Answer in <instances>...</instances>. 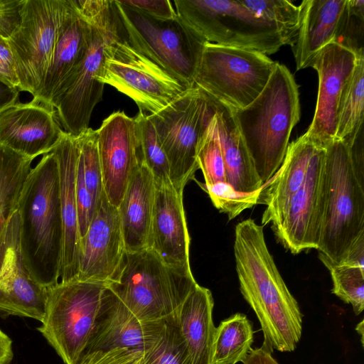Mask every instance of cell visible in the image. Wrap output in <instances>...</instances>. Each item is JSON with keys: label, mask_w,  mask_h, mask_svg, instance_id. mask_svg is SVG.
I'll return each mask as SVG.
<instances>
[{"label": "cell", "mask_w": 364, "mask_h": 364, "mask_svg": "<svg viewBox=\"0 0 364 364\" xmlns=\"http://www.w3.org/2000/svg\"><path fill=\"white\" fill-rule=\"evenodd\" d=\"M234 254L240 289L255 313L262 346L292 352L302 333V314L267 246L263 226L248 218L235 227Z\"/></svg>", "instance_id": "1"}, {"label": "cell", "mask_w": 364, "mask_h": 364, "mask_svg": "<svg viewBox=\"0 0 364 364\" xmlns=\"http://www.w3.org/2000/svg\"><path fill=\"white\" fill-rule=\"evenodd\" d=\"M17 210L24 262L33 279L50 288L59 282L63 238L58 165L52 151L31 168Z\"/></svg>", "instance_id": "2"}, {"label": "cell", "mask_w": 364, "mask_h": 364, "mask_svg": "<svg viewBox=\"0 0 364 364\" xmlns=\"http://www.w3.org/2000/svg\"><path fill=\"white\" fill-rule=\"evenodd\" d=\"M76 1L89 27L86 50L50 102L63 131L73 136L89 128L92 112L102 100L105 86L96 77L109 47L124 33L114 0Z\"/></svg>", "instance_id": "3"}, {"label": "cell", "mask_w": 364, "mask_h": 364, "mask_svg": "<svg viewBox=\"0 0 364 364\" xmlns=\"http://www.w3.org/2000/svg\"><path fill=\"white\" fill-rule=\"evenodd\" d=\"M233 113L264 185L282 164L291 131L300 119L299 88L293 75L284 65L276 62L262 92Z\"/></svg>", "instance_id": "4"}, {"label": "cell", "mask_w": 364, "mask_h": 364, "mask_svg": "<svg viewBox=\"0 0 364 364\" xmlns=\"http://www.w3.org/2000/svg\"><path fill=\"white\" fill-rule=\"evenodd\" d=\"M198 284L191 269L163 262L149 248L126 251L106 286L140 320H164Z\"/></svg>", "instance_id": "5"}, {"label": "cell", "mask_w": 364, "mask_h": 364, "mask_svg": "<svg viewBox=\"0 0 364 364\" xmlns=\"http://www.w3.org/2000/svg\"><path fill=\"white\" fill-rule=\"evenodd\" d=\"M326 212L317 250L336 264L364 235V168L348 144L333 139L325 146Z\"/></svg>", "instance_id": "6"}, {"label": "cell", "mask_w": 364, "mask_h": 364, "mask_svg": "<svg viewBox=\"0 0 364 364\" xmlns=\"http://www.w3.org/2000/svg\"><path fill=\"white\" fill-rule=\"evenodd\" d=\"M114 2L128 42L188 88L194 86L207 42L178 16L159 19L119 0Z\"/></svg>", "instance_id": "7"}, {"label": "cell", "mask_w": 364, "mask_h": 364, "mask_svg": "<svg viewBox=\"0 0 364 364\" xmlns=\"http://www.w3.org/2000/svg\"><path fill=\"white\" fill-rule=\"evenodd\" d=\"M178 17L207 43L266 55L285 46L278 28L235 0H175Z\"/></svg>", "instance_id": "8"}, {"label": "cell", "mask_w": 364, "mask_h": 364, "mask_svg": "<svg viewBox=\"0 0 364 364\" xmlns=\"http://www.w3.org/2000/svg\"><path fill=\"white\" fill-rule=\"evenodd\" d=\"M215 112V100L194 85L148 115L167 157L170 181L178 189L183 190L199 168L198 147Z\"/></svg>", "instance_id": "9"}, {"label": "cell", "mask_w": 364, "mask_h": 364, "mask_svg": "<svg viewBox=\"0 0 364 364\" xmlns=\"http://www.w3.org/2000/svg\"><path fill=\"white\" fill-rule=\"evenodd\" d=\"M275 64L257 51L206 43L194 85L232 110L240 109L262 92Z\"/></svg>", "instance_id": "10"}, {"label": "cell", "mask_w": 364, "mask_h": 364, "mask_svg": "<svg viewBox=\"0 0 364 364\" xmlns=\"http://www.w3.org/2000/svg\"><path fill=\"white\" fill-rule=\"evenodd\" d=\"M73 0H24L21 21L6 39L20 91L33 98L41 90L61 28Z\"/></svg>", "instance_id": "11"}, {"label": "cell", "mask_w": 364, "mask_h": 364, "mask_svg": "<svg viewBox=\"0 0 364 364\" xmlns=\"http://www.w3.org/2000/svg\"><path fill=\"white\" fill-rule=\"evenodd\" d=\"M105 286L75 279L48 288L45 315L37 329L65 364L80 360Z\"/></svg>", "instance_id": "12"}, {"label": "cell", "mask_w": 364, "mask_h": 364, "mask_svg": "<svg viewBox=\"0 0 364 364\" xmlns=\"http://www.w3.org/2000/svg\"><path fill=\"white\" fill-rule=\"evenodd\" d=\"M96 80L130 97L139 111L156 114L188 87L167 70L134 48L126 33L109 47Z\"/></svg>", "instance_id": "13"}, {"label": "cell", "mask_w": 364, "mask_h": 364, "mask_svg": "<svg viewBox=\"0 0 364 364\" xmlns=\"http://www.w3.org/2000/svg\"><path fill=\"white\" fill-rule=\"evenodd\" d=\"M325 147L314 151L304 182L271 223L278 241L293 254L318 248L326 212Z\"/></svg>", "instance_id": "14"}, {"label": "cell", "mask_w": 364, "mask_h": 364, "mask_svg": "<svg viewBox=\"0 0 364 364\" xmlns=\"http://www.w3.org/2000/svg\"><path fill=\"white\" fill-rule=\"evenodd\" d=\"M18 210L10 218L0 240V314L42 321L48 289L31 277L22 255Z\"/></svg>", "instance_id": "15"}, {"label": "cell", "mask_w": 364, "mask_h": 364, "mask_svg": "<svg viewBox=\"0 0 364 364\" xmlns=\"http://www.w3.org/2000/svg\"><path fill=\"white\" fill-rule=\"evenodd\" d=\"M96 131L104 193L118 208L132 174L143 163L136 123L124 111H116Z\"/></svg>", "instance_id": "16"}, {"label": "cell", "mask_w": 364, "mask_h": 364, "mask_svg": "<svg viewBox=\"0 0 364 364\" xmlns=\"http://www.w3.org/2000/svg\"><path fill=\"white\" fill-rule=\"evenodd\" d=\"M164 321L140 320L105 286L81 358L95 351L115 348L144 352L160 337Z\"/></svg>", "instance_id": "17"}, {"label": "cell", "mask_w": 364, "mask_h": 364, "mask_svg": "<svg viewBox=\"0 0 364 364\" xmlns=\"http://www.w3.org/2000/svg\"><path fill=\"white\" fill-rule=\"evenodd\" d=\"M125 252L118 208L103 191L87 230L80 240L77 280L107 284Z\"/></svg>", "instance_id": "18"}, {"label": "cell", "mask_w": 364, "mask_h": 364, "mask_svg": "<svg viewBox=\"0 0 364 364\" xmlns=\"http://www.w3.org/2000/svg\"><path fill=\"white\" fill-rule=\"evenodd\" d=\"M357 58L351 50L331 43L311 63V67L318 73V95L313 119L303 135L318 146L325 147L335 137L338 101Z\"/></svg>", "instance_id": "19"}, {"label": "cell", "mask_w": 364, "mask_h": 364, "mask_svg": "<svg viewBox=\"0 0 364 364\" xmlns=\"http://www.w3.org/2000/svg\"><path fill=\"white\" fill-rule=\"evenodd\" d=\"M63 132L55 109L33 99L0 113V145L32 159L50 153Z\"/></svg>", "instance_id": "20"}, {"label": "cell", "mask_w": 364, "mask_h": 364, "mask_svg": "<svg viewBox=\"0 0 364 364\" xmlns=\"http://www.w3.org/2000/svg\"><path fill=\"white\" fill-rule=\"evenodd\" d=\"M183 190L171 183L155 182V197L148 247L163 262L191 269L190 237L183 203Z\"/></svg>", "instance_id": "21"}, {"label": "cell", "mask_w": 364, "mask_h": 364, "mask_svg": "<svg viewBox=\"0 0 364 364\" xmlns=\"http://www.w3.org/2000/svg\"><path fill=\"white\" fill-rule=\"evenodd\" d=\"M59 171L60 200L63 222V251L59 282L75 280L79 272L80 234L75 197L78 159L76 136L63 132L51 151Z\"/></svg>", "instance_id": "22"}, {"label": "cell", "mask_w": 364, "mask_h": 364, "mask_svg": "<svg viewBox=\"0 0 364 364\" xmlns=\"http://www.w3.org/2000/svg\"><path fill=\"white\" fill-rule=\"evenodd\" d=\"M346 0H304L301 9L299 28L291 46L296 67H311L316 55L333 43Z\"/></svg>", "instance_id": "23"}, {"label": "cell", "mask_w": 364, "mask_h": 364, "mask_svg": "<svg viewBox=\"0 0 364 364\" xmlns=\"http://www.w3.org/2000/svg\"><path fill=\"white\" fill-rule=\"evenodd\" d=\"M317 147L304 135L289 143L282 164L270 180L263 185L260 193L259 203L266 205L262 217V226L274 222L291 197L300 188Z\"/></svg>", "instance_id": "24"}, {"label": "cell", "mask_w": 364, "mask_h": 364, "mask_svg": "<svg viewBox=\"0 0 364 364\" xmlns=\"http://www.w3.org/2000/svg\"><path fill=\"white\" fill-rule=\"evenodd\" d=\"M154 197V178L142 163L132 174L118 207L126 251L148 247Z\"/></svg>", "instance_id": "25"}, {"label": "cell", "mask_w": 364, "mask_h": 364, "mask_svg": "<svg viewBox=\"0 0 364 364\" xmlns=\"http://www.w3.org/2000/svg\"><path fill=\"white\" fill-rule=\"evenodd\" d=\"M215 101L216 112L211 124L220 146L227 182L235 190L244 193L261 189L263 183L242 137L233 110L225 104Z\"/></svg>", "instance_id": "26"}, {"label": "cell", "mask_w": 364, "mask_h": 364, "mask_svg": "<svg viewBox=\"0 0 364 364\" xmlns=\"http://www.w3.org/2000/svg\"><path fill=\"white\" fill-rule=\"evenodd\" d=\"M88 32L87 22L73 0V8L59 33L42 87L33 100L50 105L61 83L82 58Z\"/></svg>", "instance_id": "27"}, {"label": "cell", "mask_w": 364, "mask_h": 364, "mask_svg": "<svg viewBox=\"0 0 364 364\" xmlns=\"http://www.w3.org/2000/svg\"><path fill=\"white\" fill-rule=\"evenodd\" d=\"M211 291L198 284L176 311L191 364H211L215 328Z\"/></svg>", "instance_id": "28"}, {"label": "cell", "mask_w": 364, "mask_h": 364, "mask_svg": "<svg viewBox=\"0 0 364 364\" xmlns=\"http://www.w3.org/2000/svg\"><path fill=\"white\" fill-rule=\"evenodd\" d=\"M364 55H358L355 66L342 90L337 107L335 139L353 141L363 128Z\"/></svg>", "instance_id": "29"}, {"label": "cell", "mask_w": 364, "mask_h": 364, "mask_svg": "<svg viewBox=\"0 0 364 364\" xmlns=\"http://www.w3.org/2000/svg\"><path fill=\"white\" fill-rule=\"evenodd\" d=\"M33 160L0 145V240L10 218L17 210Z\"/></svg>", "instance_id": "30"}, {"label": "cell", "mask_w": 364, "mask_h": 364, "mask_svg": "<svg viewBox=\"0 0 364 364\" xmlns=\"http://www.w3.org/2000/svg\"><path fill=\"white\" fill-rule=\"evenodd\" d=\"M254 331L247 317L236 313L215 328L211 364H236L252 349Z\"/></svg>", "instance_id": "31"}, {"label": "cell", "mask_w": 364, "mask_h": 364, "mask_svg": "<svg viewBox=\"0 0 364 364\" xmlns=\"http://www.w3.org/2000/svg\"><path fill=\"white\" fill-rule=\"evenodd\" d=\"M252 13L274 24L285 45L293 46L296 37L301 9L287 0H240Z\"/></svg>", "instance_id": "32"}, {"label": "cell", "mask_w": 364, "mask_h": 364, "mask_svg": "<svg viewBox=\"0 0 364 364\" xmlns=\"http://www.w3.org/2000/svg\"><path fill=\"white\" fill-rule=\"evenodd\" d=\"M318 257L329 270L333 282L332 293L353 306L356 315L364 309V268L336 264L323 254Z\"/></svg>", "instance_id": "33"}, {"label": "cell", "mask_w": 364, "mask_h": 364, "mask_svg": "<svg viewBox=\"0 0 364 364\" xmlns=\"http://www.w3.org/2000/svg\"><path fill=\"white\" fill-rule=\"evenodd\" d=\"M142 364H191L176 312L165 318L160 337L144 352Z\"/></svg>", "instance_id": "34"}, {"label": "cell", "mask_w": 364, "mask_h": 364, "mask_svg": "<svg viewBox=\"0 0 364 364\" xmlns=\"http://www.w3.org/2000/svg\"><path fill=\"white\" fill-rule=\"evenodd\" d=\"M134 119L143 163L151 172L156 183H171L168 161L153 123L141 111L138 112Z\"/></svg>", "instance_id": "35"}, {"label": "cell", "mask_w": 364, "mask_h": 364, "mask_svg": "<svg viewBox=\"0 0 364 364\" xmlns=\"http://www.w3.org/2000/svg\"><path fill=\"white\" fill-rule=\"evenodd\" d=\"M75 136L86 186L98 203L104 190L97 131L89 127Z\"/></svg>", "instance_id": "36"}, {"label": "cell", "mask_w": 364, "mask_h": 364, "mask_svg": "<svg viewBox=\"0 0 364 364\" xmlns=\"http://www.w3.org/2000/svg\"><path fill=\"white\" fill-rule=\"evenodd\" d=\"M196 182L208 194L214 206L220 212L226 213L229 220L258 204L262 188L254 192L244 193L235 190L228 182L220 181L211 185H205L197 181Z\"/></svg>", "instance_id": "37"}, {"label": "cell", "mask_w": 364, "mask_h": 364, "mask_svg": "<svg viewBox=\"0 0 364 364\" xmlns=\"http://www.w3.org/2000/svg\"><path fill=\"white\" fill-rule=\"evenodd\" d=\"M363 28L364 1L346 0L333 43L351 50L357 56L364 55Z\"/></svg>", "instance_id": "38"}, {"label": "cell", "mask_w": 364, "mask_h": 364, "mask_svg": "<svg viewBox=\"0 0 364 364\" xmlns=\"http://www.w3.org/2000/svg\"><path fill=\"white\" fill-rule=\"evenodd\" d=\"M196 158L205 185L220 181L227 182L223 157L211 122L200 141Z\"/></svg>", "instance_id": "39"}, {"label": "cell", "mask_w": 364, "mask_h": 364, "mask_svg": "<svg viewBox=\"0 0 364 364\" xmlns=\"http://www.w3.org/2000/svg\"><path fill=\"white\" fill-rule=\"evenodd\" d=\"M75 197L80 240L87 232L97 203L86 186L82 166L79 159H77L76 170Z\"/></svg>", "instance_id": "40"}, {"label": "cell", "mask_w": 364, "mask_h": 364, "mask_svg": "<svg viewBox=\"0 0 364 364\" xmlns=\"http://www.w3.org/2000/svg\"><path fill=\"white\" fill-rule=\"evenodd\" d=\"M144 351L128 348L97 350L84 355L77 364H142Z\"/></svg>", "instance_id": "41"}, {"label": "cell", "mask_w": 364, "mask_h": 364, "mask_svg": "<svg viewBox=\"0 0 364 364\" xmlns=\"http://www.w3.org/2000/svg\"><path fill=\"white\" fill-rule=\"evenodd\" d=\"M24 0H0V36L7 39L21 21Z\"/></svg>", "instance_id": "42"}, {"label": "cell", "mask_w": 364, "mask_h": 364, "mask_svg": "<svg viewBox=\"0 0 364 364\" xmlns=\"http://www.w3.org/2000/svg\"><path fill=\"white\" fill-rule=\"evenodd\" d=\"M122 4L140 10L159 19L177 17L176 11L168 0H119Z\"/></svg>", "instance_id": "43"}, {"label": "cell", "mask_w": 364, "mask_h": 364, "mask_svg": "<svg viewBox=\"0 0 364 364\" xmlns=\"http://www.w3.org/2000/svg\"><path fill=\"white\" fill-rule=\"evenodd\" d=\"M0 82L11 87L18 89L19 82L14 57L6 39L1 36H0Z\"/></svg>", "instance_id": "44"}, {"label": "cell", "mask_w": 364, "mask_h": 364, "mask_svg": "<svg viewBox=\"0 0 364 364\" xmlns=\"http://www.w3.org/2000/svg\"><path fill=\"white\" fill-rule=\"evenodd\" d=\"M340 264L364 268V235L354 243Z\"/></svg>", "instance_id": "45"}, {"label": "cell", "mask_w": 364, "mask_h": 364, "mask_svg": "<svg viewBox=\"0 0 364 364\" xmlns=\"http://www.w3.org/2000/svg\"><path fill=\"white\" fill-rule=\"evenodd\" d=\"M243 364H279L272 355V353L262 346L252 349L242 361Z\"/></svg>", "instance_id": "46"}, {"label": "cell", "mask_w": 364, "mask_h": 364, "mask_svg": "<svg viewBox=\"0 0 364 364\" xmlns=\"http://www.w3.org/2000/svg\"><path fill=\"white\" fill-rule=\"evenodd\" d=\"M20 90L0 82V113L18 102Z\"/></svg>", "instance_id": "47"}, {"label": "cell", "mask_w": 364, "mask_h": 364, "mask_svg": "<svg viewBox=\"0 0 364 364\" xmlns=\"http://www.w3.org/2000/svg\"><path fill=\"white\" fill-rule=\"evenodd\" d=\"M13 356L12 341L0 329V364H9Z\"/></svg>", "instance_id": "48"}, {"label": "cell", "mask_w": 364, "mask_h": 364, "mask_svg": "<svg viewBox=\"0 0 364 364\" xmlns=\"http://www.w3.org/2000/svg\"><path fill=\"white\" fill-rule=\"evenodd\" d=\"M355 330L358 333V334H360V336L361 337V343H362V345L363 346V335H364V333H363V331H364L363 320H362L359 323H358Z\"/></svg>", "instance_id": "49"}]
</instances>
